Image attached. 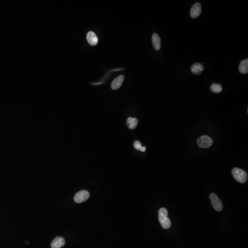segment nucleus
<instances>
[{"label": "nucleus", "mask_w": 248, "mask_h": 248, "mask_svg": "<svg viewBox=\"0 0 248 248\" xmlns=\"http://www.w3.org/2000/svg\"><path fill=\"white\" fill-rule=\"evenodd\" d=\"M167 210L164 208H161L159 211V220L162 228L168 229L171 226V223L168 216Z\"/></svg>", "instance_id": "1"}, {"label": "nucleus", "mask_w": 248, "mask_h": 248, "mask_svg": "<svg viewBox=\"0 0 248 248\" xmlns=\"http://www.w3.org/2000/svg\"><path fill=\"white\" fill-rule=\"evenodd\" d=\"M233 176L235 180L240 183H245L248 179V174L245 170L238 168H234L232 171Z\"/></svg>", "instance_id": "2"}, {"label": "nucleus", "mask_w": 248, "mask_h": 248, "mask_svg": "<svg viewBox=\"0 0 248 248\" xmlns=\"http://www.w3.org/2000/svg\"><path fill=\"white\" fill-rule=\"evenodd\" d=\"M90 197V193L86 190H81L75 194L74 200L76 203H81L86 201Z\"/></svg>", "instance_id": "3"}, {"label": "nucleus", "mask_w": 248, "mask_h": 248, "mask_svg": "<svg viewBox=\"0 0 248 248\" xmlns=\"http://www.w3.org/2000/svg\"><path fill=\"white\" fill-rule=\"evenodd\" d=\"M210 197L211 201L212 206L215 210L217 211H222L223 209V204L217 195L212 193L210 195Z\"/></svg>", "instance_id": "4"}, {"label": "nucleus", "mask_w": 248, "mask_h": 248, "mask_svg": "<svg viewBox=\"0 0 248 248\" xmlns=\"http://www.w3.org/2000/svg\"><path fill=\"white\" fill-rule=\"evenodd\" d=\"M197 144L201 148H207L212 145L213 140L207 136H203L198 138Z\"/></svg>", "instance_id": "5"}, {"label": "nucleus", "mask_w": 248, "mask_h": 248, "mask_svg": "<svg viewBox=\"0 0 248 248\" xmlns=\"http://www.w3.org/2000/svg\"><path fill=\"white\" fill-rule=\"evenodd\" d=\"M201 13V4L199 2L195 3L190 10V16L192 18H197Z\"/></svg>", "instance_id": "6"}, {"label": "nucleus", "mask_w": 248, "mask_h": 248, "mask_svg": "<svg viewBox=\"0 0 248 248\" xmlns=\"http://www.w3.org/2000/svg\"><path fill=\"white\" fill-rule=\"evenodd\" d=\"M64 238L62 237L59 236L55 238L51 243L52 248H61L65 244Z\"/></svg>", "instance_id": "7"}, {"label": "nucleus", "mask_w": 248, "mask_h": 248, "mask_svg": "<svg viewBox=\"0 0 248 248\" xmlns=\"http://www.w3.org/2000/svg\"><path fill=\"white\" fill-rule=\"evenodd\" d=\"M87 39L89 44L92 46H96L98 43V38L95 34V33L93 31H89L87 33Z\"/></svg>", "instance_id": "8"}, {"label": "nucleus", "mask_w": 248, "mask_h": 248, "mask_svg": "<svg viewBox=\"0 0 248 248\" xmlns=\"http://www.w3.org/2000/svg\"><path fill=\"white\" fill-rule=\"evenodd\" d=\"M125 77L123 75H121L115 78L112 82L111 84V88L113 90H117L121 86Z\"/></svg>", "instance_id": "9"}, {"label": "nucleus", "mask_w": 248, "mask_h": 248, "mask_svg": "<svg viewBox=\"0 0 248 248\" xmlns=\"http://www.w3.org/2000/svg\"><path fill=\"white\" fill-rule=\"evenodd\" d=\"M152 42L155 50L156 51L160 50L161 47V39L159 35L156 33L153 34L152 35Z\"/></svg>", "instance_id": "10"}, {"label": "nucleus", "mask_w": 248, "mask_h": 248, "mask_svg": "<svg viewBox=\"0 0 248 248\" xmlns=\"http://www.w3.org/2000/svg\"><path fill=\"white\" fill-rule=\"evenodd\" d=\"M204 70L203 65L200 63L193 64L191 67V71L195 75H200Z\"/></svg>", "instance_id": "11"}, {"label": "nucleus", "mask_w": 248, "mask_h": 248, "mask_svg": "<svg viewBox=\"0 0 248 248\" xmlns=\"http://www.w3.org/2000/svg\"><path fill=\"white\" fill-rule=\"evenodd\" d=\"M238 70L242 74H247L248 72V60H242L238 67Z\"/></svg>", "instance_id": "12"}, {"label": "nucleus", "mask_w": 248, "mask_h": 248, "mask_svg": "<svg viewBox=\"0 0 248 248\" xmlns=\"http://www.w3.org/2000/svg\"><path fill=\"white\" fill-rule=\"evenodd\" d=\"M138 121L137 119L132 117H129L127 120V124L129 128L130 129H134L137 127Z\"/></svg>", "instance_id": "13"}, {"label": "nucleus", "mask_w": 248, "mask_h": 248, "mask_svg": "<svg viewBox=\"0 0 248 248\" xmlns=\"http://www.w3.org/2000/svg\"><path fill=\"white\" fill-rule=\"evenodd\" d=\"M210 90L213 93H221L222 90V86L220 84H216V83H213L210 86Z\"/></svg>", "instance_id": "14"}, {"label": "nucleus", "mask_w": 248, "mask_h": 248, "mask_svg": "<svg viewBox=\"0 0 248 248\" xmlns=\"http://www.w3.org/2000/svg\"><path fill=\"white\" fill-rule=\"evenodd\" d=\"M134 147L136 150H140L142 152H145L146 151V148L145 147H142L141 143L139 141H136L134 143Z\"/></svg>", "instance_id": "15"}]
</instances>
